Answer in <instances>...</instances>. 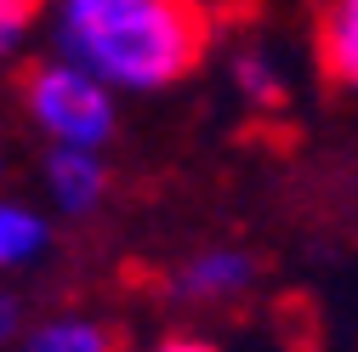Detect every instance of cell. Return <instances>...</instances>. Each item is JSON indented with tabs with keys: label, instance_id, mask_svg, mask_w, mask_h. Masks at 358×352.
<instances>
[{
	"label": "cell",
	"instance_id": "cell-3",
	"mask_svg": "<svg viewBox=\"0 0 358 352\" xmlns=\"http://www.w3.org/2000/svg\"><path fill=\"white\" fill-rule=\"evenodd\" d=\"M250 284H256V261L245 250H234V244H210V250L188 256L182 267L171 273V295H182L194 307H228Z\"/></svg>",
	"mask_w": 358,
	"mask_h": 352
},
{
	"label": "cell",
	"instance_id": "cell-4",
	"mask_svg": "<svg viewBox=\"0 0 358 352\" xmlns=\"http://www.w3.org/2000/svg\"><path fill=\"white\" fill-rule=\"evenodd\" d=\"M46 193L63 216H92L108 199V165L103 154H80V148H52L46 154Z\"/></svg>",
	"mask_w": 358,
	"mask_h": 352
},
{
	"label": "cell",
	"instance_id": "cell-1",
	"mask_svg": "<svg viewBox=\"0 0 358 352\" xmlns=\"http://www.w3.org/2000/svg\"><path fill=\"white\" fill-rule=\"evenodd\" d=\"M52 57L92 74L103 91L154 97L188 80L210 52V12L199 0H46Z\"/></svg>",
	"mask_w": 358,
	"mask_h": 352
},
{
	"label": "cell",
	"instance_id": "cell-6",
	"mask_svg": "<svg viewBox=\"0 0 358 352\" xmlns=\"http://www.w3.org/2000/svg\"><path fill=\"white\" fill-rule=\"evenodd\" d=\"M319 57L330 80L358 91V0H319Z\"/></svg>",
	"mask_w": 358,
	"mask_h": 352
},
{
	"label": "cell",
	"instance_id": "cell-9",
	"mask_svg": "<svg viewBox=\"0 0 358 352\" xmlns=\"http://www.w3.org/2000/svg\"><path fill=\"white\" fill-rule=\"evenodd\" d=\"M46 0H0V63H12L23 52V40L34 34Z\"/></svg>",
	"mask_w": 358,
	"mask_h": 352
},
{
	"label": "cell",
	"instance_id": "cell-12",
	"mask_svg": "<svg viewBox=\"0 0 358 352\" xmlns=\"http://www.w3.org/2000/svg\"><path fill=\"white\" fill-rule=\"evenodd\" d=\"M0 170H6V148H0Z\"/></svg>",
	"mask_w": 358,
	"mask_h": 352
},
{
	"label": "cell",
	"instance_id": "cell-5",
	"mask_svg": "<svg viewBox=\"0 0 358 352\" xmlns=\"http://www.w3.org/2000/svg\"><path fill=\"white\" fill-rule=\"evenodd\" d=\"M52 250V222L23 199L0 193V273H17Z\"/></svg>",
	"mask_w": 358,
	"mask_h": 352
},
{
	"label": "cell",
	"instance_id": "cell-11",
	"mask_svg": "<svg viewBox=\"0 0 358 352\" xmlns=\"http://www.w3.org/2000/svg\"><path fill=\"white\" fill-rule=\"evenodd\" d=\"M12 330H17V301L0 290V341H12Z\"/></svg>",
	"mask_w": 358,
	"mask_h": 352
},
{
	"label": "cell",
	"instance_id": "cell-2",
	"mask_svg": "<svg viewBox=\"0 0 358 352\" xmlns=\"http://www.w3.org/2000/svg\"><path fill=\"white\" fill-rule=\"evenodd\" d=\"M23 114L52 148H80V154H103L120 125L114 91H103L92 74H80L63 57H46L23 74Z\"/></svg>",
	"mask_w": 358,
	"mask_h": 352
},
{
	"label": "cell",
	"instance_id": "cell-7",
	"mask_svg": "<svg viewBox=\"0 0 358 352\" xmlns=\"http://www.w3.org/2000/svg\"><path fill=\"white\" fill-rule=\"evenodd\" d=\"M23 352H120V341L92 313H57V318H40L23 335Z\"/></svg>",
	"mask_w": 358,
	"mask_h": 352
},
{
	"label": "cell",
	"instance_id": "cell-8",
	"mask_svg": "<svg viewBox=\"0 0 358 352\" xmlns=\"http://www.w3.org/2000/svg\"><path fill=\"white\" fill-rule=\"evenodd\" d=\"M234 85L250 108H279L285 103V68L267 52H239L234 57Z\"/></svg>",
	"mask_w": 358,
	"mask_h": 352
},
{
	"label": "cell",
	"instance_id": "cell-10",
	"mask_svg": "<svg viewBox=\"0 0 358 352\" xmlns=\"http://www.w3.org/2000/svg\"><path fill=\"white\" fill-rule=\"evenodd\" d=\"M154 352H222L216 341H205V335H165Z\"/></svg>",
	"mask_w": 358,
	"mask_h": 352
}]
</instances>
